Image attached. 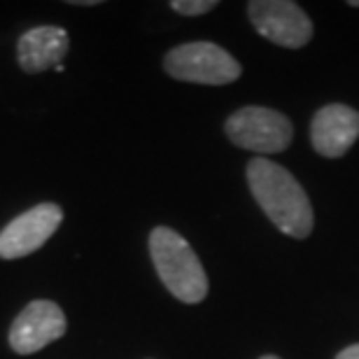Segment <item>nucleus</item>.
Instances as JSON below:
<instances>
[{
  "label": "nucleus",
  "mask_w": 359,
  "mask_h": 359,
  "mask_svg": "<svg viewBox=\"0 0 359 359\" xmlns=\"http://www.w3.org/2000/svg\"><path fill=\"white\" fill-rule=\"evenodd\" d=\"M63 222V210L56 203H38L14 217L0 231V259H19L45 245Z\"/></svg>",
  "instance_id": "nucleus-6"
},
{
  "label": "nucleus",
  "mask_w": 359,
  "mask_h": 359,
  "mask_svg": "<svg viewBox=\"0 0 359 359\" xmlns=\"http://www.w3.org/2000/svg\"><path fill=\"white\" fill-rule=\"evenodd\" d=\"M248 14L257 33L278 47L299 49L313 38V21L292 0H252Z\"/></svg>",
  "instance_id": "nucleus-5"
},
{
  "label": "nucleus",
  "mask_w": 359,
  "mask_h": 359,
  "mask_svg": "<svg viewBox=\"0 0 359 359\" xmlns=\"http://www.w3.org/2000/svg\"><path fill=\"white\" fill-rule=\"evenodd\" d=\"M149 255L161 283L175 299L198 304L208 297V276L203 264L182 236L168 226H156L149 233Z\"/></svg>",
  "instance_id": "nucleus-2"
},
{
  "label": "nucleus",
  "mask_w": 359,
  "mask_h": 359,
  "mask_svg": "<svg viewBox=\"0 0 359 359\" xmlns=\"http://www.w3.org/2000/svg\"><path fill=\"white\" fill-rule=\"evenodd\" d=\"M66 315L54 301H31L10 327V346L19 355H33L66 334Z\"/></svg>",
  "instance_id": "nucleus-7"
},
{
  "label": "nucleus",
  "mask_w": 359,
  "mask_h": 359,
  "mask_svg": "<svg viewBox=\"0 0 359 359\" xmlns=\"http://www.w3.org/2000/svg\"><path fill=\"white\" fill-rule=\"evenodd\" d=\"M170 7L182 17H201L217 7V0H173Z\"/></svg>",
  "instance_id": "nucleus-10"
},
{
  "label": "nucleus",
  "mask_w": 359,
  "mask_h": 359,
  "mask_svg": "<svg viewBox=\"0 0 359 359\" xmlns=\"http://www.w3.org/2000/svg\"><path fill=\"white\" fill-rule=\"evenodd\" d=\"M350 7H359V0H350Z\"/></svg>",
  "instance_id": "nucleus-12"
},
{
  "label": "nucleus",
  "mask_w": 359,
  "mask_h": 359,
  "mask_svg": "<svg viewBox=\"0 0 359 359\" xmlns=\"http://www.w3.org/2000/svg\"><path fill=\"white\" fill-rule=\"evenodd\" d=\"M262 359H280V357H276V355H266V357H262Z\"/></svg>",
  "instance_id": "nucleus-13"
},
{
  "label": "nucleus",
  "mask_w": 359,
  "mask_h": 359,
  "mask_svg": "<svg viewBox=\"0 0 359 359\" xmlns=\"http://www.w3.org/2000/svg\"><path fill=\"white\" fill-rule=\"evenodd\" d=\"M245 173L252 196L273 224L292 238H308L315 217L311 198L299 180L276 161L262 156L248 163Z\"/></svg>",
  "instance_id": "nucleus-1"
},
{
  "label": "nucleus",
  "mask_w": 359,
  "mask_h": 359,
  "mask_svg": "<svg viewBox=\"0 0 359 359\" xmlns=\"http://www.w3.org/2000/svg\"><path fill=\"white\" fill-rule=\"evenodd\" d=\"M224 131L236 147L257 154H278L292 145V121L283 112L262 105H248L226 119Z\"/></svg>",
  "instance_id": "nucleus-4"
},
{
  "label": "nucleus",
  "mask_w": 359,
  "mask_h": 359,
  "mask_svg": "<svg viewBox=\"0 0 359 359\" xmlns=\"http://www.w3.org/2000/svg\"><path fill=\"white\" fill-rule=\"evenodd\" d=\"M336 359H359V343L348 346L346 350H341V353L336 355Z\"/></svg>",
  "instance_id": "nucleus-11"
},
{
  "label": "nucleus",
  "mask_w": 359,
  "mask_h": 359,
  "mask_svg": "<svg viewBox=\"0 0 359 359\" xmlns=\"http://www.w3.org/2000/svg\"><path fill=\"white\" fill-rule=\"evenodd\" d=\"M70 38L61 26H35L21 35L17 42V59L21 70L31 75L45 73L49 68H61L68 54Z\"/></svg>",
  "instance_id": "nucleus-9"
},
{
  "label": "nucleus",
  "mask_w": 359,
  "mask_h": 359,
  "mask_svg": "<svg viewBox=\"0 0 359 359\" xmlns=\"http://www.w3.org/2000/svg\"><path fill=\"white\" fill-rule=\"evenodd\" d=\"M163 68L180 82L222 87L241 77L243 66L215 42H187L173 47L163 59Z\"/></svg>",
  "instance_id": "nucleus-3"
},
{
  "label": "nucleus",
  "mask_w": 359,
  "mask_h": 359,
  "mask_svg": "<svg viewBox=\"0 0 359 359\" xmlns=\"http://www.w3.org/2000/svg\"><path fill=\"white\" fill-rule=\"evenodd\" d=\"M359 138V112L355 107L332 103L315 112L311 121V140L315 152L327 159H339Z\"/></svg>",
  "instance_id": "nucleus-8"
}]
</instances>
